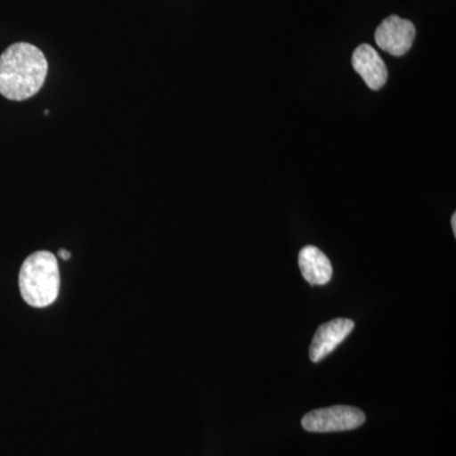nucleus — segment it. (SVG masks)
I'll return each instance as SVG.
<instances>
[{
    "mask_svg": "<svg viewBox=\"0 0 456 456\" xmlns=\"http://www.w3.org/2000/svg\"><path fill=\"white\" fill-rule=\"evenodd\" d=\"M49 62L38 47L17 42L0 56V94L9 101L35 97L44 86Z\"/></svg>",
    "mask_w": 456,
    "mask_h": 456,
    "instance_id": "nucleus-1",
    "label": "nucleus"
},
{
    "mask_svg": "<svg viewBox=\"0 0 456 456\" xmlns=\"http://www.w3.org/2000/svg\"><path fill=\"white\" fill-rule=\"evenodd\" d=\"M20 289L31 307L53 305L60 292V269L55 255L50 251L29 255L20 266Z\"/></svg>",
    "mask_w": 456,
    "mask_h": 456,
    "instance_id": "nucleus-2",
    "label": "nucleus"
},
{
    "mask_svg": "<svg viewBox=\"0 0 456 456\" xmlns=\"http://www.w3.org/2000/svg\"><path fill=\"white\" fill-rule=\"evenodd\" d=\"M365 422V415L359 408L332 406L312 411L302 419V426L310 432H338L355 430Z\"/></svg>",
    "mask_w": 456,
    "mask_h": 456,
    "instance_id": "nucleus-3",
    "label": "nucleus"
},
{
    "mask_svg": "<svg viewBox=\"0 0 456 456\" xmlns=\"http://www.w3.org/2000/svg\"><path fill=\"white\" fill-rule=\"evenodd\" d=\"M416 37V28L411 20L398 16L386 18L377 31L375 42L380 50L393 56H403L412 47Z\"/></svg>",
    "mask_w": 456,
    "mask_h": 456,
    "instance_id": "nucleus-4",
    "label": "nucleus"
},
{
    "mask_svg": "<svg viewBox=\"0 0 456 456\" xmlns=\"http://www.w3.org/2000/svg\"><path fill=\"white\" fill-rule=\"evenodd\" d=\"M354 321L349 318H336L318 327L310 347V358L314 362L329 356L354 330Z\"/></svg>",
    "mask_w": 456,
    "mask_h": 456,
    "instance_id": "nucleus-5",
    "label": "nucleus"
},
{
    "mask_svg": "<svg viewBox=\"0 0 456 456\" xmlns=\"http://www.w3.org/2000/svg\"><path fill=\"white\" fill-rule=\"evenodd\" d=\"M351 62H353L354 70L362 77L369 88L371 90L383 88L388 79V70L382 57L370 45H360L358 49L354 51Z\"/></svg>",
    "mask_w": 456,
    "mask_h": 456,
    "instance_id": "nucleus-6",
    "label": "nucleus"
},
{
    "mask_svg": "<svg viewBox=\"0 0 456 456\" xmlns=\"http://www.w3.org/2000/svg\"><path fill=\"white\" fill-rule=\"evenodd\" d=\"M299 269L303 278L312 285H325L331 281L332 265L316 246H305L299 253Z\"/></svg>",
    "mask_w": 456,
    "mask_h": 456,
    "instance_id": "nucleus-7",
    "label": "nucleus"
},
{
    "mask_svg": "<svg viewBox=\"0 0 456 456\" xmlns=\"http://www.w3.org/2000/svg\"><path fill=\"white\" fill-rule=\"evenodd\" d=\"M59 256L61 257V259L69 260L71 257V254L69 253L68 250H64V248H61V250L59 251Z\"/></svg>",
    "mask_w": 456,
    "mask_h": 456,
    "instance_id": "nucleus-8",
    "label": "nucleus"
},
{
    "mask_svg": "<svg viewBox=\"0 0 456 456\" xmlns=\"http://www.w3.org/2000/svg\"><path fill=\"white\" fill-rule=\"evenodd\" d=\"M452 231H454V236H456V213H454V215H452Z\"/></svg>",
    "mask_w": 456,
    "mask_h": 456,
    "instance_id": "nucleus-9",
    "label": "nucleus"
}]
</instances>
